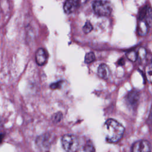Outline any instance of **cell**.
Returning <instances> with one entry per match:
<instances>
[{
    "label": "cell",
    "instance_id": "cell-9",
    "mask_svg": "<svg viewBox=\"0 0 152 152\" xmlns=\"http://www.w3.org/2000/svg\"><path fill=\"white\" fill-rule=\"evenodd\" d=\"M79 7L75 0H66L64 5V10L66 14H71L75 11Z\"/></svg>",
    "mask_w": 152,
    "mask_h": 152
},
{
    "label": "cell",
    "instance_id": "cell-12",
    "mask_svg": "<svg viewBox=\"0 0 152 152\" xmlns=\"http://www.w3.org/2000/svg\"><path fill=\"white\" fill-rule=\"evenodd\" d=\"M127 58L132 62H135L138 59V53L135 50H129L126 53Z\"/></svg>",
    "mask_w": 152,
    "mask_h": 152
},
{
    "label": "cell",
    "instance_id": "cell-19",
    "mask_svg": "<svg viewBox=\"0 0 152 152\" xmlns=\"http://www.w3.org/2000/svg\"><path fill=\"white\" fill-rule=\"evenodd\" d=\"M61 81H59V82H56L55 83H53L52 84H50V87L52 89H56V88H58L60 86H61Z\"/></svg>",
    "mask_w": 152,
    "mask_h": 152
},
{
    "label": "cell",
    "instance_id": "cell-10",
    "mask_svg": "<svg viewBox=\"0 0 152 152\" xmlns=\"http://www.w3.org/2000/svg\"><path fill=\"white\" fill-rule=\"evenodd\" d=\"M98 75L104 80L108 79L110 75V69L108 66L105 64H102L99 65L97 69Z\"/></svg>",
    "mask_w": 152,
    "mask_h": 152
},
{
    "label": "cell",
    "instance_id": "cell-15",
    "mask_svg": "<svg viewBox=\"0 0 152 152\" xmlns=\"http://www.w3.org/2000/svg\"><path fill=\"white\" fill-rule=\"evenodd\" d=\"M93 30V26L89 21H87L83 27V31L84 33L88 34Z\"/></svg>",
    "mask_w": 152,
    "mask_h": 152
},
{
    "label": "cell",
    "instance_id": "cell-16",
    "mask_svg": "<svg viewBox=\"0 0 152 152\" xmlns=\"http://www.w3.org/2000/svg\"><path fill=\"white\" fill-rule=\"evenodd\" d=\"M137 53H138V58H139L140 59H145L146 57V55H147L146 50L143 48H140L138 49Z\"/></svg>",
    "mask_w": 152,
    "mask_h": 152
},
{
    "label": "cell",
    "instance_id": "cell-22",
    "mask_svg": "<svg viewBox=\"0 0 152 152\" xmlns=\"http://www.w3.org/2000/svg\"><path fill=\"white\" fill-rule=\"evenodd\" d=\"M119 64L121 65H124V60L123 59H121V60L119 61Z\"/></svg>",
    "mask_w": 152,
    "mask_h": 152
},
{
    "label": "cell",
    "instance_id": "cell-13",
    "mask_svg": "<svg viewBox=\"0 0 152 152\" xmlns=\"http://www.w3.org/2000/svg\"><path fill=\"white\" fill-rule=\"evenodd\" d=\"M145 74L147 80L152 83V64L148 65L145 67Z\"/></svg>",
    "mask_w": 152,
    "mask_h": 152
},
{
    "label": "cell",
    "instance_id": "cell-3",
    "mask_svg": "<svg viewBox=\"0 0 152 152\" xmlns=\"http://www.w3.org/2000/svg\"><path fill=\"white\" fill-rule=\"evenodd\" d=\"M93 9L96 14L99 16H108L112 12L110 3L104 0H97L93 4Z\"/></svg>",
    "mask_w": 152,
    "mask_h": 152
},
{
    "label": "cell",
    "instance_id": "cell-20",
    "mask_svg": "<svg viewBox=\"0 0 152 152\" xmlns=\"http://www.w3.org/2000/svg\"><path fill=\"white\" fill-rule=\"evenodd\" d=\"M75 1L77 4L78 6L80 7L83 5L84 4H85L86 2H87V0H75Z\"/></svg>",
    "mask_w": 152,
    "mask_h": 152
},
{
    "label": "cell",
    "instance_id": "cell-7",
    "mask_svg": "<svg viewBox=\"0 0 152 152\" xmlns=\"http://www.w3.org/2000/svg\"><path fill=\"white\" fill-rule=\"evenodd\" d=\"M48 53L43 48H39L36 52V61L39 65H43L46 63Z\"/></svg>",
    "mask_w": 152,
    "mask_h": 152
},
{
    "label": "cell",
    "instance_id": "cell-11",
    "mask_svg": "<svg viewBox=\"0 0 152 152\" xmlns=\"http://www.w3.org/2000/svg\"><path fill=\"white\" fill-rule=\"evenodd\" d=\"M151 8L149 7L148 5H145L142 7L138 13V19L139 20H144V18L148 15Z\"/></svg>",
    "mask_w": 152,
    "mask_h": 152
},
{
    "label": "cell",
    "instance_id": "cell-14",
    "mask_svg": "<svg viewBox=\"0 0 152 152\" xmlns=\"http://www.w3.org/2000/svg\"><path fill=\"white\" fill-rule=\"evenodd\" d=\"M95 59H96V57L94 53L92 52H90L86 54L85 58H84V62L87 64H90L93 62Z\"/></svg>",
    "mask_w": 152,
    "mask_h": 152
},
{
    "label": "cell",
    "instance_id": "cell-8",
    "mask_svg": "<svg viewBox=\"0 0 152 152\" xmlns=\"http://www.w3.org/2000/svg\"><path fill=\"white\" fill-rule=\"evenodd\" d=\"M148 30V23L144 20H139L137 27V31L138 35L141 36H144L147 34Z\"/></svg>",
    "mask_w": 152,
    "mask_h": 152
},
{
    "label": "cell",
    "instance_id": "cell-18",
    "mask_svg": "<svg viewBox=\"0 0 152 152\" xmlns=\"http://www.w3.org/2000/svg\"><path fill=\"white\" fill-rule=\"evenodd\" d=\"M62 118V113L61 112H57L55 113L52 117V120L54 122L58 123L59 122Z\"/></svg>",
    "mask_w": 152,
    "mask_h": 152
},
{
    "label": "cell",
    "instance_id": "cell-5",
    "mask_svg": "<svg viewBox=\"0 0 152 152\" xmlns=\"http://www.w3.org/2000/svg\"><path fill=\"white\" fill-rule=\"evenodd\" d=\"M36 145L40 150H48L50 147V141L49 135L43 134L38 137L36 141Z\"/></svg>",
    "mask_w": 152,
    "mask_h": 152
},
{
    "label": "cell",
    "instance_id": "cell-17",
    "mask_svg": "<svg viewBox=\"0 0 152 152\" xmlns=\"http://www.w3.org/2000/svg\"><path fill=\"white\" fill-rule=\"evenodd\" d=\"M84 150L86 151H95L93 144L90 141H88L86 143V144L84 147Z\"/></svg>",
    "mask_w": 152,
    "mask_h": 152
},
{
    "label": "cell",
    "instance_id": "cell-6",
    "mask_svg": "<svg viewBox=\"0 0 152 152\" xmlns=\"http://www.w3.org/2000/svg\"><path fill=\"white\" fill-rule=\"evenodd\" d=\"M150 150V144L146 140H140L135 142L132 145L131 148V151L134 152H146Z\"/></svg>",
    "mask_w": 152,
    "mask_h": 152
},
{
    "label": "cell",
    "instance_id": "cell-4",
    "mask_svg": "<svg viewBox=\"0 0 152 152\" xmlns=\"http://www.w3.org/2000/svg\"><path fill=\"white\" fill-rule=\"evenodd\" d=\"M140 98V91L137 90H132L129 91L126 97L127 104L132 109H135L138 104Z\"/></svg>",
    "mask_w": 152,
    "mask_h": 152
},
{
    "label": "cell",
    "instance_id": "cell-1",
    "mask_svg": "<svg viewBox=\"0 0 152 152\" xmlns=\"http://www.w3.org/2000/svg\"><path fill=\"white\" fill-rule=\"evenodd\" d=\"M124 127L113 119H107L104 124V132L106 140L109 142H116L122 137Z\"/></svg>",
    "mask_w": 152,
    "mask_h": 152
},
{
    "label": "cell",
    "instance_id": "cell-2",
    "mask_svg": "<svg viewBox=\"0 0 152 152\" xmlns=\"http://www.w3.org/2000/svg\"><path fill=\"white\" fill-rule=\"evenodd\" d=\"M61 144L63 148L66 151H75L80 145L79 140L74 135H64L61 138Z\"/></svg>",
    "mask_w": 152,
    "mask_h": 152
},
{
    "label": "cell",
    "instance_id": "cell-21",
    "mask_svg": "<svg viewBox=\"0 0 152 152\" xmlns=\"http://www.w3.org/2000/svg\"><path fill=\"white\" fill-rule=\"evenodd\" d=\"M148 123L149 124H152V107L151 109V111L149 115V117L148 118Z\"/></svg>",
    "mask_w": 152,
    "mask_h": 152
}]
</instances>
